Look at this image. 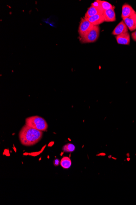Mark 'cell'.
Returning <instances> with one entry per match:
<instances>
[{
  "label": "cell",
  "mask_w": 136,
  "mask_h": 205,
  "mask_svg": "<svg viewBox=\"0 0 136 205\" xmlns=\"http://www.w3.org/2000/svg\"><path fill=\"white\" fill-rule=\"evenodd\" d=\"M43 135V131L25 125L20 131L19 138L22 144L26 146H31L40 141Z\"/></svg>",
  "instance_id": "obj_1"
},
{
  "label": "cell",
  "mask_w": 136,
  "mask_h": 205,
  "mask_svg": "<svg viewBox=\"0 0 136 205\" xmlns=\"http://www.w3.org/2000/svg\"><path fill=\"white\" fill-rule=\"evenodd\" d=\"M25 125L42 131H47L48 125L45 119L39 116H32L25 119Z\"/></svg>",
  "instance_id": "obj_2"
},
{
  "label": "cell",
  "mask_w": 136,
  "mask_h": 205,
  "mask_svg": "<svg viewBox=\"0 0 136 205\" xmlns=\"http://www.w3.org/2000/svg\"><path fill=\"white\" fill-rule=\"evenodd\" d=\"M100 33L99 26H94L91 30L86 34L84 37L81 38L80 41L83 43H93L98 39Z\"/></svg>",
  "instance_id": "obj_3"
},
{
  "label": "cell",
  "mask_w": 136,
  "mask_h": 205,
  "mask_svg": "<svg viewBox=\"0 0 136 205\" xmlns=\"http://www.w3.org/2000/svg\"><path fill=\"white\" fill-rule=\"evenodd\" d=\"M94 26L86 18L84 17L82 18L78 29V33L80 38L84 37L86 33L93 27Z\"/></svg>",
  "instance_id": "obj_4"
},
{
  "label": "cell",
  "mask_w": 136,
  "mask_h": 205,
  "mask_svg": "<svg viewBox=\"0 0 136 205\" xmlns=\"http://www.w3.org/2000/svg\"><path fill=\"white\" fill-rule=\"evenodd\" d=\"M128 32V28L125 23L124 21H122L115 28L113 32H112V34L117 36L121 34L125 33Z\"/></svg>",
  "instance_id": "obj_5"
},
{
  "label": "cell",
  "mask_w": 136,
  "mask_h": 205,
  "mask_svg": "<svg viewBox=\"0 0 136 205\" xmlns=\"http://www.w3.org/2000/svg\"><path fill=\"white\" fill-rule=\"evenodd\" d=\"M114 10L115 9H109L104 11L103 15L105 22H111L116 21V14Z\"/></svg>",
  "instance_id": "obj_6"
},
{
  "label": "cell",
  "mask_w": 136,
  "mask_h": 205,
  "mask_svg": "<svg viewBox=\"0 0 136 205\" xmlns=\"http://www.w3.org/2000/svg\"><path fill=\"white\" fill-rule=\"evenodd\" d=\"M115 38L118 44L129 45L130 43V35L128 32L116 36Z\"/></svg>",
  "instance_id": "obj_7"
},
{
  "label": "cell",
  "mask_w": 136,
  "mask_h": 205,
  "mask_svg": "<svg viewBox=\"0 0 136 205\" xmlns=\"http://www.w3.org/2000/svg\"><path fill=\"white\" fill-rule=\"evenodd\" d=\"M136 12L130 5L128 4H124L122 6L121 18H123L130 17Z\"/></svg>",
  "instance_id": "obj_8"
},
{
  "label": "cell",
  "mask_w": 136,
  "mask_h": 205,
  "mask_svg": "<svg viewBox=\"0 0 136 205\" xmlns=\"http://www.w3.org/2000/svg\"><path fill=\"white\" fill-rule=\"evenodd\" d=\"M87 19L93 26H99L105 22L104 16L101 14H96L88 18Z\"/></svg>",
  "instance_id": "obj_9"
},
{
  "label": "cell",
  "mask_w": 136,
  "mask_h": 205,
  "mask_svg": "<svg viewBox=\"0 0 136 205\" xmlns=\"http://www.w3.org/2000/svg\"><path fill=\"white\" fill-rule=\"evenodd\" d=\"M134 14L130 17L123 18V21H124L128 28L131 31H132L136 30V25L134 18Z\"/></svg>",
  "instance_id": "obj_10"
},
{
  "label": "cell",
  "mask_w": 136,
  "mask_h": 205,
  "mask_svg": "<svg viewBox=\"0 0 136 205\" xmlns=\"http://www.w3.org/2000/svg\"><path fill=\"white\" fill-rule=\"evenodd\" d=\"M103 12H104L103 11L98 9V8L91 6L88 9L87 12H86V13L85 14L84 18L87 19L88 18L94 16V15H96V14H103Z\"/></svg>",
  "instance_id": "obj_11"
},
{
  "label": "cell",
  "mask_w": 136,
  "mask_h": 205,
  "mask_svg": "<svg viewBox=\"0 0 136 205\" xmlns=\"http://www.w3.org/2000/svg\"><path fill=\"white\" fill-rule=\"evenodd\" d=\"M60 164L63 168L68 169L71 167L72 162L69 158L64 157L61 160Z\"/></svg>",
  "instance_id": "obj_12"
},
{
  "label": "cell",
  "mask_w": 136,
  "mask_h": 205,
  "mask_svg": "<svg viewBox=\"0 0 136 205\" xmlns=\"http://www.w3.org/2000/svg\"><path fill=\"white\" fill-rule=\"evenodd\" d=\"M100 6L101 9L103 12L105 10H109V9H115V7L113 5H111L109 2L105 1H101L100 0Z\"/></svg>",
  "instance_id": "obj_13"
},
{
  "label": "cell",
  "mask_w": 136,
  "mask_h": 205,
  "mask_svg": "<svg viewBox=\"0 0 136 205\" xmlns=\"http://www.w3.org/2000/svg\"><path fill=\"white\" fill-rule=\"evenodd\" d=\"M76 148L74 145L68 143L65 145L62 148V150L66 153H72L75 150Z\"/></svg>",
  "instance_id": "obj_14"
},
{
  "label": "cell",
  "mask_w": 136,
  "mask_h": 205,
  "mask_svg": "<svg viewBox=\"0 0 136 205\" xmlns=\"http://www.w3.org/2000/svg\"><path fill=\"white\" fill-rule=\"evenodd\" d=\"M91 6H93L94 7H95V8H98V9L103 11V10H102L101 8L100 0H96V1H95L93 2V3L91 4Z\"/></svg>",
  "instance_id": "obj_15"
},
{
  "label": "cell",
  "mask_w": 136,
  "mask_h": 205,
  "mask_svg": "<svg viewBox=\"0 0 136 205\" xmlns=\"http://www.w3.org/2000/svg\"><path fill=\"white\" fill-rule=\"evenodd\" d=\"M60 163V160L58 159H55L54 160V162H53V164H54V165L55 166H58Z\"/></svg>",
  "instance_id": "obj_16"
},
{
  "label": "cell",
  "mask_w": 136,
  "mask_h": 205,
  "mask_svg": "<svg viewBox=\"0 0 136 205\" xmlns=\"http://www.w3.org/2000/svg\"><path fill=\"white\" fill-rule=\"evenodd\" d=\"M131 36L133 40L136 42V31L132 33Z\"/></svg>",
  "instance_id": "obj_17"
},
{
  "label": "cell",
  "mask_w": 136,
  "mask_h": 205,
  "mask_svg": "<svg viewBox=\"0 0 136 205\" xmlns=\"http://www.w3.org/2000/svg\"><path fill=\"white\" fill-rule=\"evenodd\" d=\"M135 22L136 25V12L134 14H133Z\"/></svg>",
  "instance_id": "obj_18"
},
{
  "label": "cell",
  "mask_w": 136,
  "mask_h": 205,
  "mask_svg": "<svg viewBox=\"0 0 136 205\" xmlns=\"http://www.w3.org/2000/svg\"><path fill=\"white\" fill-rule=\"evenodd\" d=\"M127 160H128V161H129V160H130V159H129V158H128Z\"/></svg>",
  "instance_id": "obj_19"
}]
</instances>
